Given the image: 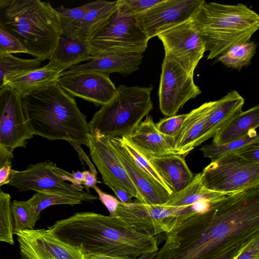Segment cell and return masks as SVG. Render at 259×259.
Wrapping results in <instances>:
<instances>
[{
	"instance_id": "1",
	"label": "cell",
	"mask_w": 259,
	"mask_h": 259,
	"mask_svg": "<svg viewBox=\"0 0 259 259\" xmlns=\"http://www.w3.org/2000/svg\"><path fill=\"white\" fill-rule=\"evenodd\" d=\"M166 234L154 259H237L259 239V186L210 203Z\"/></svg>"
},
{
	"instance_id": "2",
	"label": "cell",
	"mask_w": 259,
	"mask_h": 259,
	"mask_svg": "<svg viewBox=\"0 0 259 259\" xmlns=\"http://www.w3.org/2000/svg\"><path fill=\"white\" fill-rule=\"evenodd\" d=\"M83 255L101 254L136 259L158 250L157 239L138 226L117 217L77 212L47 229Z\"/></svg>"
},
{
	"instance_id": "3",
	"label": "cell",
	"mask_w": 259,
	"mask_h": 259,
	"mask_svg": "<svg viewBox=\"0 0 259 259\" xmlns=\"http://www.w3.org/2000/svg\"><path fill=\"white\" fill-rule=\"evenodd\" d=\"M24 114L33 135L63 140L77 150L88 147L90 135L85 116L74 99L57 81L21 96Z\"/></svg>"
},
{
	"instance_id": "4",
	"label": "cell",
	"mask_w": 259,
	"mask_h": 259,
	"mask_svg": "<svg viewBox=\"0 0 259 259\" xmlns=\"http://www.w3.org/2000/svg\"><path fill=\"white\" fill-rule=\"evenodd\" d=\"M0 26L41 61L51 59L61 36L58 14L39 0H0Z\"/></svg>"
},
{
	"instance_id": "5",
	"label": "cell",
	"mask_w": 259,
	"mask_h": 259,
	"mask_svg": "<svg viewBox=\"0 0 259 259\" xmlns=\"http://www.w3.org/2000/svg\"><path fill=\"white\" fill-rule=\"evenodd\" d=\"M191 21L203 39L207 60L233 46L250 41L259 28V16L241 3L229 5L205 1Z\"/></svg>"
},
{
	"instance_id": "6",
	"label": "cell",
	"mask_w": 259,
	"mask_h": 259,
	"mask_svg": "<svg viewBox=\"0 0 259 259\" xmlns=\"http://www.w3.org/2000/svg\"><path fill=\"white\" fill-rule=\"evenodd\" d=\"M152 90L153 87L118 86L113 98L88 122L90 135L107 139L129 135L152 110Z\"/></svg>"
},
{
	"instance_id": "7",
	"label": "cell",
	"mask_w": 259,
	"mask_h": 259,
	"mask_svg": "<svg viewBox=\"0 0 259 259\" xmlns=\"http://www.w3.org/2000/svg\"><path fill=\"white\" fill-rule=\"evenodd\" d=\"M149 40L137 26L135 17H121L116 12L87 42L93 58L107 54H143Z\"/></svg>"
},
{
	"instance_id": "8",
	"label": "cell",
	"mask_w": 259,
	"mask_h": 259,
	"mask_svg": "<svg viewBox=\"0 0 259 259\" xmlns=\"http://www.w3.org/2000/svg\"><path fill=\"white\" fill-rule=\"evenodd\" d=\"M200 181L207 189L233 194L259 186V163H252L231 153L221 156L200 172Z\"/></svg>"
},
{
	"instance_id": "9",
	"label": "cell",
	"mask_w": 259,
	"mask_h": 259,
	"mask_svg": "<svg viewBox=\"0 0 259 259\" xmlns=\"http://www.w3.org/2000/svg\"><path fill=\"white\" fill-rule=\"evenodd\" d=\"M66 171L59 168L49 160L31 164L24 170L12 168L8 185L20 192L28 190L58 195H72L86 198L89 201L98 199L83 191L82 186L69 184L64 180Z\"/></svg>"
},
{
	"instance_id": "10",
	"label": "cell",
	"mask_w": 259,
	"mask_h": 259,
	"mask_svg": "<svg viewBox=\"0 0 259 259\" xmlns=\"http://www.w3.org/2000/svg\"><path fill=\"white\" fill-rule=\"evenodd\" d=\"M201 93L194 82V75L164 53L158 92L161 113L167 117L176 115L189 100Z\"/></svg>"
},
{
	"instance_id": "11",
	"label": "cell",
	"mask_w": 259,
	"mask_h": 259,
	"mask_svg": "<svg viewBox=\"0 0 259 259\" xmlns=\"http://www.w3.org/2000/svg\"><path fill=\"white\" fill-rule=\"evenodd\" d=\"M204 0H162L135 17L139 28L150 39L191 20Z\"/></svg>"
},
{
	"instance_id": "12",
	"label": "cell",
	"mask_w": 259,
	"mask_h": 259,
	"mask_svg": "<svg viewBox=\"0 0 259 259\" xmlns=\"http://www.w3.org/2000/svg\"><path fill=\"white\" fill-rule=\"evenodd\" d=\"M33 134L26 120L20 94L8 85L0 90V145L11 153L25 147Z\"/></svg>"
},
{
	"instance_id": "13",
	"label": "cell",
	"mask_w": 259,
	"mask_h": 259,
	"mask_svg": "<svg viewBox=\"0 0 259 259\" xmlns=\"http://www.w3.org/2000/svg\"><path fill=\"white\" fill-rule=\"evenodd\" d=\"M165 53L170 55L188 73L193 75L205 51L203 38L191 20L157 36Z\"/></svg>"
},
{
	"instance_id": "14",
	"label": "cell",
	"mask_w": 259,
	"mask_h": 259,
	"mask_svg": "<svg viewBox=\"0 0 259 259\" xmlns=\"http://www.w3.org/2000/svg\"><path fill=\"white\" fill-rule=\"evenodd\" d=\"M21 259H84L77 249L52 235L48 229L17 232Z\"/></svg>"
},
{
	"instance_id": "15",
	"label": "cell",
	"mask_w": 259,
	"mask_h": 259,
	"mask_svg": "<svg viewBox=\"0 0 259 259\" xmlns=\"http://www.w3.org/2000/svg\"><path fill=\"white\" fill-rule=\"evenodd\" d=\"M90 155L105 184L114 192L121 189L138 200V193L125 169L112 151L108 139L101 136L89 137Z\"/></svg>"
},
{
	"instance_id": "16",
	"label": "cell",
	"mask_w": 259,
	"mask_h": 259,
	"mask_svg": "<svg viewBox=\"0 0 259 259\" xmlns=\"http://www.w3.org/2000/svg\"><path fill=\"white\" fill-rule=\"evenodd\" d=\"M60 87L73 96L102 106L114 96L116 88L109 74L95 71L76 72L60 76Z\"/></svg>"
},
{
	"instance_id": "17",
	"label": "cell",
	"mask_w": 259,
	"mask_h": 259,
	"mask_svg": "<svg viewBox=\"0 0 259 259\" xmlns=\"http://www.w3.org/2000/svg\"><path fill=\"white\" fill-rule=\"evenodd\" d=\"M108 139L112 151L138 193V201L150 205L165 204L172 193L138 166L120 138Z\"/></svg>"
},
{
	"instance_id": "18",
	"label": "cell",
	"mask_w": 259,
	"mask_h": 259,
	"mask_svg": "<svg viewBox=\"0 0 259 259\" xmlns=\"http://www.w3.org/2000/svg\"><path fill=\"white\" fill-rule=\"evenodd\" d=\"M183 209L181 207L150 205L138 200L128 203L120 201L113 217L133 223L156 237L160 233H166L165 221L170 218L179 217Z\"/></svg>"
},
{
	"instance_id": "19",
	"label": "cell",
	"mask_w": 259,
	"mask_h": 259,
	"mask_svg": "<svg viewBox=\"0 0 259 259\" xmlns=\"http://www.w3.org/2000/svg\"><path fill=\"white\" fill-rule=\"evenodd\" d=\"M123 138L144 155L157 157L176 154L173 137L160 133L149 114L131 133Z\"/></svg>"
},
{
	"instance_id": "20",
	"label": "cell",
	"mask_w": 259,
	"mask_h": 259,
	"mask_svg": "<svg viewBox=\"0 0 259 259\" xmlns=\"http://www.w3.org/2000/svg\"><path fill=\"white\" fill-rule=\"evenodd\" d=\"M212 103L205 102L187 113L181 128L172 137L176 154L185 157L203 143L206 121Z\"/></svg>"
},
{
	"instance_id": "21",
	"label": "cell",
	"mask_w": 259,
	"mask_h": 259,
	"mask_svg": "<svg viewBox=\"0 0 259 259\" xmlns=\"http://www.w3.org/2000/svg\"><path fill=\"white\" fill-rule=\"evenodd\" d=\"M144 156L171 193L186 188L194 178L183 156L175 154L157 157Z\"/></svg>"
},
{
	"instance_id": "22",
	"label": "cell",
	"mask_w": 259,
	"mask_h": 259,
	"mask_svg": "<svg viewBox=\"0 0 259 259\" xmlns=\"http://www.w3.org/2000/svg\"><path fill=\"white\" fill-rule=\"evenodd\" d=\"M143 58V54H141L101 55L93 58L86 63L75 65L62 72L60 76L85 71H95L108 74L117 72L127 76L139 69Z\"/></svg>"
},
{
	"instance_id": "23",
	"label": "cell",
	"mask_w": 259,
	"mask_h": 259,
	"mask_svg": "<svg viewBox=\"0 0 259 259\" xmlns=\"http://www.w3.org/2000/svg\"><path fill=\"white\" fill-rule=\"evenodd\" d=\"M243 97L236 90L229 92L218 100L212 101L207 117L203 142L210 138L242 111Z\"/></svg>"
},
{
	"instance_id": "24",
	"label": "cell",
	"mask_w": 259,
	"mask_h": 259,
	"mask_svg": "<svg viewBox=\"0 0 259 259\" xmlns=\"http://www.w3.org/2000/svg\"><path fill=\"white\" fill-rule=\"evenodd\" d=\"M87 39L61 36L51 58L62 72L84 61H91Z\"/></svg>"
},
{
	"instance_id": "25",
	"label": "cell",
	"mask_w": 259,
	"mask_h": 259,
	"mask_svg": "<svg viewBox=\"0 0 259 259\" xmlns=\"http://www.w3.org/2000/svg\"><path fill=\"white\" fill-rule=\"evenodd\" d=\"M62 73L52 60L46 65L28 71L9 80L7 85L22 96L34 90L57 81Z\"/></svg>"
},
{
	"instance_id": "26",
	"label": "cell",
	"mask_w": 259,
	"mask_h": 259,
	"mask_svg": "<svg viewBox=\"0 0 259 259\" xmlns=\"http://www.w3.org/2000/svg\"><path fill=\"white\" fill-rule=\"evenodd\" d=\"M259 126V106L242 111L213 136L212 143L221 144L240 139Z\"/></svg>"
},
{
	"instance_id": "27",
	"label": "cell",
	"mask_w": 259,
	"mask_h": 259,
	"mask_svg": "<svg viewBox=\"0 0 259 259\" xmlns=\"http://www.w3.org/2000/svg\"><path fill=\"white\" fill-rule=\"evenodd\" d=\"M229 195L210 191L201 184L200 173L195 176L191 182L181 191L172 193L164 205L186 207L199 202L211 203Z\"/></svg>"
},
{
	"instance_id": "28",
	"label": "cell",
	"mask_w": 259,
	"mask_h": 259,
	"mask_svg": "<svg viewBox=\"0 0 259 259\" xmlns=\"http://www.w3.org/2000/svg\"><path fill=\"white\" fill-rule=\"evenodd\" d=\"M117 10V1L98 0L91 3L83 18L79 37L89 38L103 28Z\"/></svg>"
},
{
	"instance_id": "29",
	"label": "cell",
	"mask_w": 259,
	"mask_h": 259,
	"mask_svg": "<svg viewBox=\"0 0 259 259\" xmlns=\"http://www.w3.org/2000/svg\"><path fill=\"white\" fill-rule=\"evenodd\" d=\"M40 61L36 58L22 59L12 54H0V90L7 86L8 81L13 77L40 68Z\"/></svg>"
},
{
	"instance_id": "30",
	"label": "cell",
	"mask_w": 259,
	"mask_h": 259,
	"mask_svg": "<svg viewBox=\"0 0 259 259\" xmlns=\"http://www.w3.org/2000/svg\"><path fill=\"white\" fill-rule=\"evenodd\" d=\"M90 6L91 3L76 8H67L62 6L55 9L59 15L61 36L79 37L83 18Z\"/></svg>"
},
{
	"instance_id": "31",
	"label": "cell",
	"mask_w": 259,
	"mask_h": 259,
	"mask_svg": "<svg viewBox=\"0 0 259 259\" xmlns=\"http://www.w3.org/2000/svg\"><path fill=\"white\" fill-rule=\"evenodd\" d=\"M256 48L257 44L254 41L237 44L220 55L219 60L228 67L241 70L250 64Z\"/></svg>"
},
{
	"instance_id": "32",
	"label": "cell",
	"mask_w": 259,
	"mask_h": 259,
	"mask_svg": "<svg viewBox=\"0 0 259 259\" xmlns=\"http://www.w3.org/2000/svg\"><path fill=\"white\" fill-rule=\"evenodd\" d=\"M255 142H259V136L256 130H252L237 140L221 144L212 143L203 146L200 150L205 157L212 161L225 155L236 153L245 146Z\"/></svg>"
},
{
	"instance_id": "33",
	"label": "cell",
	"mask_w": 259,
	"mask_h": 259,
	"mask_svg": "<svg viewBox=\"0 0 259 259\" xmlns=\"http://www.w3.org/2000/svg\"><path fill=\"white\" fill-rule=\"evenodd\" d=\"M83 201H89L88 199L67 195H58L36 192L28 200L35 215L39 220L40 212L46 208L55 205L68 204L72 206L80 204Z\"/></svg>"
},
{
	"instance_id": "34",
	"label": "cell",
	"mask_w": 259,
	"mask_h": 259,
	"mask_svg": "<svg viewBox=\"0 0 259 259\" xmlns=\"http://www.w3.org/2000/svg\"><path fill=\"white\" fill-rule=\"evenodd\" d=\"M13 234L24 230H32L38 220L27 201L13 200L11 204Z\"/></svg>"
},
{
	"instance_id": "35",
	"label": "cell",
	"mask_w": 259,
	"mask_h": 259,
	"mask_svg": "<svg viewBox=\"0 0 259 259\" xmlns=\"http://www.w3.org/2000/svg\"><path fill=\"white\" fill-rule=\"evenodd\" d=\"M11 196L0 188V242L14 244Z\"/></svg>"
},
{
	"instance_id": "36",
	"label": "cell",
	"mask_w": 259,
	"mask_h": 259,
	"mask_svg": "<svg viewBox=\"0 0 259 259\" xmlns=\"http://www.w3.org/2000/svg\"><path fill=\"white\" fill-rule=\"evenodd\" d=\"M162 0H118L117 14L121 17H135Z\"/></svg>"
},
{
	"instance_id": "37",
	"label": "cell",
	"mask_w": 259,
	"mask_h": 259,
	"mask_svg": "<svg viewBox=\"0 0 259 259\" xmlns=\"http://www.w3.org/2000/svg\"><path fill=\"white\" fill-rule=\"evenodd\" d=\"M121 140L126 150L134 158L138 166L152 179L170 191L147 158L123 138H121Z\"/></svg>"
},
{
	"instance_id": "38",
	"label": "cell",
	"mask_w": 259,
	"mask_h": 259,
	"mask_svg": "<svg viewBox=\"0 0 259 259\" xmlns=\"http://www.w3.org/2000/svg\"><path fill=\"white\" fill-rule=\"evenodd\" d=\"M27 53L23 45L0 26V54Z\"/></svg>"
},
{
	"instance_id": "39",
	"label": "cell",
	"mask_w": 259,
	"mask_h": 259,
	"mask_svg": "<svg viewBox=\"0 0 259 259\" xmlns=\"http://www.w3.org/2000/svg\"><path fill=\"white\" fill-rule=\"evenodd\" d=\"M187 115H176L161 119L156 123V127L163 135L173 137L181 128Z\"/></svg>"
},
{
	"instance_id": "40",
	"label": "cell",
	"mask_w": 259,
	"mask_h": 259,
	"mask_svg": "<svg viewBox=\"0 0 259 259\" xmlns=\"http://www.w3.org/2000/svg\"><path fill=\"white\" fill-rule=\"evenodd\" d=\"M235 154L246 161L259 163V142L245 146Z\"/></svg>"
},
{
	"instance_id": "41",
	"label": "cell",
	"mask_w": 259,
	"mask_h": 259,
	"mask_svg": "<svg viewBox=\"0 0 259 259\" xmlns=\"http://www.w3.org/2000/svg\"><path fill=\"white\" fill-rule=\"evenodd\" d=\"M93 189L98 194L100 200L107 208L109 215L113 217L120 201L112 195L103 192L97 186Z\"/></svg>"
},
{
	"instance_id": "42",
	"label": "cell",
	"mask_w": 259,
	"mask_h": 259,
	"mask_svg": "<svg viewBox=\"0 0 259 259\" xmlns=\"http://www.w3.org/2000/svg\"><path fill=\"white\" fill-rule=\"evenodd\" d=\"M237 259H259V239L252 242Z\"/></svg>"
},
{
	"instance_id": "43",
	"label": "cell",
	"mask_w": 259,
	"mask_h": 259,
	"mask_svg": "<svg viewBox=\"0 0 259 259\" xmlns=\"http://www.w3.org/2000/svg\"><path fill=\"white\" fill-rule=\"evenodd\" d=\"M84 175V180L82 183V185H84V187L88 189V192H89V188H94L97 184L101 183L100 181L97 180L96 175L93 174L91 171L85 170L83 171Z\"/></svg>"
},
{
	"instance_id": "44",
	"label": "cell",
	"mask_w": 259,
	"mask_h": 259,
	"mask_svg": "<svg viewBox=\"0 0 259 259\" xmlns=\"http://www.w3.org/2000/svg\"><path fill=\"white\" fill-rule=\"evenodd\" d=\"M13 158V154L0 145V169L6 165H12Z\"/></svg>"
},
{
	"instance_id": "45",
	"label": "cell",
	"mask_w": 259,
	"mask_h": 259,
	"mask_svg": "<svg viewBox=\"0 0 259 259\" xmlns=\"http://www.w3.org/2000/svg\"><path fill=\"white\" fill-rule=\"evenodd\" d=\"M12 165H6L0 169V188L4 185H8L10 178Z\"/></svg>"
},
{
	"instance_id": "46",
	"label": "cell",
	"mask_w": 259,
	"mask_h": 259,
	"mask_svg": "<svg viewBox=\"0 0 259 259\" xmlns=\"http://www.w3.org/2000/svg\"><path fill=\"white\" fill-rule=\"evenodd\" d=\"M84 259H123L117 257L101 254L84 255Z\"/></svg>"
},
{
	"instance_id": "47",
	"label": "cell",
	"mask_w": 259,
	"mask_h": 259,
	"mask_svg": "<svg viewBox=\"0 0 259 259\" xmlns=\"http://www.w3.org/2000/svg\"><path fill=\"white\" fill-rule=\"evenodd\" d=\"M73 177L75 181L76 184L82 185V183L84 180V175L83 171H73L72 173Z\"/></svg>"
},
{
	"instance_id": "48",
	"label": "cell",
	"mask_w": 259,
	"mask_h": 259,
	"mask_svg": "<svg viewBox=\"0 0 259 259\" xmlns=\"http://www.w3.org/2000/svg\"><path fill=\"white\" fill-rule=\"evenodd\" d=\"M157 251L144 253L136 259H154Z\"/></svg>"
}]
</instances>
